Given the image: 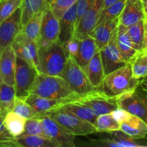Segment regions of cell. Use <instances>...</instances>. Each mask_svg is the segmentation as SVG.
<instances>
[{
  "mask_svg": "<svg viewBox=\"0 0 147 147\" xmlns=\"http://www.w3.org/2000/svg\"><path fill=\"white\" fill-rule=\"evenodd\" d=\"M30 93L46 98L67 101L74 100L79 97L64 78L39 72L30 88Z\"/></svg>",
  "mask_w": 147,
  "mask_h": 147,
  "instance_id": "cell-1",
  "label": "cell"
},
{
  "mask_svg": "<svg viewBox=\"0 0 147 147\" xmlns=\"http://www.w3.org/2000/svg\"><path fill=\"white\" fill-rule=\"evenodd\" d=\"M139 82L140 80L133 77L130 65L127 63L106 75L96 89L108 96L116 98L137 87Z\"/></svg>",
  "mask_w": 147,
  "mask_h": 147,
  "instance_id": "cell-2",
  "label": "cell"
},
{
  "mask_svg": "<svg viewBox=\"0 0 147 147\" xmlns=\"http://www.w3.org/2000/svg\"><path fill=\"white\" fill-rule=\"evenodd\" d=\"M67 59L64 46L60 41L39 48L37 70L39 73L62 77Z\"/></svg>",
  "mask_w": 147,
  "mask_h": 147,
  "instance_id": "cell-3",
  "label": "cell"
},
{
  "mask_svg": "<svg viewBox=\"0 0 147 147\" xmlns=\"http://www.w3.org/2000/svg\"><path fill=\"white\" fill-rule=\"evenodd\" d=\"M119 108L142 119L147 123V93L140 85L116 97Z\"/></svg>",
  "mask_w": 147,
  "mask_h": 147,
  "instance_id": "cell-4",
  "label": "cell"
},
{
  "mask_svg": "<svg viewBox=\"0 0 147 147\" xmlns=\"http://www.w3.org/2000/svg\"><path fill=\"white\" fill-rule=\"evenodd\" d=\"M62 78L66 80L72 90L79 96L96 89L92 86L83 69L73 57H67Z\"/></svg>",
  "mask_w": 147,
  "mask_h": 147,
  "instance_id": "cell-5",
  "label": "cell"
},
{
  "mask_svg": "<svg viewBox=\"0 0 147 147\" xmlns=\"http://www.w3.org/2000/svg\"><path fill=\"white\" fill-rule=\"evenodd\" d=\"M47 116L60 123L74 136H87L97 133L93 123L63 109H56L48 113Z\"/></svg>",
  "mask_w": 147,
  "mask_h": 147,
  "instance_id": "cell-6",
  "label": "cell"
},
{
  "mask_svg": "<svg viewBox=\"0 0 147 147\" xmlns=\"http://www.w3.org/2000/svg\"><path fill=\"white\" fill-rule=\"evenodd\" d=\"M74 100L88 106L97 116L110 113L119 108L116 98L108 96L98 89L79 96Z\"/></svg>",
  "mask_w": 147,
  "mask_h": 147,
  "instance_id": "cell-7",
  "label": "cell"
},
{
  "mask_svg": "<svg viewBox=\"0 0 147 147\" xmlns=\"http://www.w3.org/2000/svg\"><path fill=\"white\" fill-rule=\"evenodd\" d=\"M37 68L29 64L25 60L17 57L14 75V89L16 97L24 99L30 94L36 76Z\"/></svg>",
  "mask_w": 147,
  "mask_h": 147,
  "instance_id": "cell-8",
  "label": "cell"
},
{
  "mask_svg": "<svg viewBox=\"0 0 147 147\" xmlns=\"http://www.w3.org/2000/svg\"><path fill=\"white\" fill-rule=\"evenodd\" d=\"M60 35V20L53 12L50 7L43 12L42 16L39 48L46 47L59 41Z\"/></svg>",
  "mask_w": 147,
  "mask_h": 147,
  "instance_id": "cell-9",
  "label": "cell"
},
{
  "mask_svg": "<svg viewBox=\"0 0 147 147\" xmlns=\"http://www.w3.org/2000/svg\"><path fill=\"white\" fill-rule=\"evenodd\" d=\"M43 130L47 139L58 147H74L75 136L47 115L41 119Z\"/></svg>",
  "mask_w": 147,
  "mask_h": 147,
  "instance_id": "cell-10",
  "label": "cell"
},
{
  "mask_svg": "<svg viewBox=\"0 0 147 147\" xmlns=\"http://www.w3.org/2000/svg\"><path fill=\"white\" fill-rule=\"evenodd\" d=\"M21 29V9L19 8L0 23V57L3 52L11 45Z\"/></svg>",
  "mask_w": 147,
  "mask_h": 147,
  "instance_id": "cell-11",
  "label": "cell"
},
{
  "mask_svg": "<svg viewBox=\"0 0 147 147\" xmlns=\"http://www.w3.org/2000/svg\"><path fill=\"white\" fill-rule=\"evenodd\" d=\"M116 28L107 45L99 50L105 76L127 64L123 59L118 48L116 43Z\"/></svg>",
  "mask_w": 147,
  "mask_h": 147,
  "instance_id": "cell-12",
  "label": "cell"
},
{
  "mask_svg": "<svg viewBox=\"0 0 147 147\" xmlns=\"http://www.w3.org/2000/svg\"><path fill=\"white\" fill-rule=\"evenodd\" d=\"M16 56L36 67H38V44L27 38L21 31L11 44Z\"/></svg>",
  "mask_w": 147,
  "mask_h": 147,
  "instance_id": "cell-13",
  "label": "cell"
},
{
  "mask_svg": "<svg viewBox=\"0 0 147 147\" xmlns=\"http://www.w3.org/2000/svg\"><path fill=\"white\" fill-rule=\"evenodd\" d=\"M103 1V0H95L91 6L86 10L78 22L74 37L80 40L90 34L97 25L102 10Z\"/></svg>",
  "mask_w": 147,
  "mask_h": 147,
  "instance_id": "cell-14",
  "label": "cell"
},
{
  "mask_svg": "<svg viewBox=\"0 0 147 147\" xmlns=\"http://www.w3.org/2000/svg\"><path fill=\"white\" fill-rule=\"evenodd\" d=\"M109 137L100 140H90V146H118V147H147V138L135 139L121 131L111 132Z\"/></svg>",
  "mask_w": 147,
  "mask_h": 147,
  "instance_id": "cell-15",
  "label": "cell"
},
{
  "mask_svg": "<svg viewBox=\"0 0 147 147\" xmlns=\"http://www.w3.org/2000/svg\"><path fill=\"white\" fill-rule=\"evenodd\" d=\"M144 20V7L141 0H126L119 17V24L129 27Z\"/></svg>",
  "mask_w": 147,
  "mask_h": 147,
  "instance_id": "cell-16",
  "label": "cell"
},
{
  "mask_svg": "<svg viewBox=\"0 0 147 147\" xmlns=\"http://www.w3.org/2000/svg\"><path fill=\"white\" fill-rule=\"evenodd\" d=\"M17 56L12 47L9 46L0 57V78L2 83L14 86V75Z\"/></svg>",
  "mask_w": 147,
  "mask_h": 147,
  "instance_id": "cell-17",
  "label": "cell"
},
{
  "mask_svg": "<svg viewBox=\"0 0 147 147\" xmlns=\"http://www.w3.org/2000/svg\"><path fill=\"white\" fill-rule=\"evenodd\" d=\"M60 20L59 41L63 44L71 40L75 36L77 26L76 2L63 14Z\"/></svg>",
  "mask_w": 147,
  "mask_h": 147,
  "instance_id": "cell-18",
  "label": "cell"
},
{
  "mask_svg": "<svg viewBox=\"0 0 147 147\" xmlns=\"http://www.w3.org/2000/svg\"><path fill=\"white\" fill-rule=\"evenodd\" d=\"M24 100L36 111L40 113L43 116L60 108L67 102H69L67 100L46 98L32 93H30Z\"/></svg>",
  "mask_w": 147,
  "mask_h": 147,
  "instance_id": "cell-19",
  "label": "cell"
},
{
  "mask_svg": "<svg viewBox=\"0 0 147 147\" xmlns=\"http://www.w3.org/2000/svg\"><path fill=\"white\" fill-rule=\"evenodd\" d=\"M119 24V18L103 22L96 25L89 34L96 41L98 49L100 50L107 45Z\"/></svg>",
  "mask_w": 147,
  "mask_h": 147,
  "instance_id": "cell-20",
  "label": "cell"
},
{
  "mask_svg": "<svg viewBox=\"0 0 147 147\" xmlns=\"http://www.w3.org/2000/svg\"><path fill=\"white\" fill-rule=\"evenodd\" d=\"M92 86L97 88L105 77L103 63L99 50L95 54L91 60L85 66L82 67Z\"/></svg>",
  "mask_w": 147,
  "mask_h": 147,
  "instance_id": "cell-21",
  "label": "cell"
},
{
  "mask_svg": "<svg viewBox=\"0 0 147 147\" xmlns=\"http://www.w3.org/2000/svg\"><path fill=\"white\" fill-rule=\"evenodd\" d=\"M116 43L122 57L128 63L137 50L134 48L133 42L128 34L127 27L119 24L116 28Z\"/></svg>",
  "mask_w": 147,
  "mask_h": 147,
  "instance_id": "cell-22",
  "label": "cell"
},
{
  "mask_svg": "<svg viewBox=\"0 0 147 147\" xmlns=\"http://www.w3.org/2000/svg\"><path fill=\"white\" fill-rule=\"evenodd\" d=\"M98 51L96 41L88 35L79 40V45L75 60L81 67L86 65Z\"/></svg>",
  "mask_w": 147,
  "mask_h": 147,
  "instance_id": "cell-23",
  "label": "cell"
},
{
  "mask_svg": "<svg viewBox=\"0 0 147 147\" xmlns=\"http://www.w3.org/2000/svg\"><path fill=\"white\" fill-rule=\"evenodd\" d=\"M48 7L49 0H23L20 7L22 27L33 16L42 14Z\"/></svg>",
  "mask_w": 147,
  "mask_h": 147,
  "instance_id": "cell-24",
  "label": "cell"
},
{
  "mask_svg": "<svg viewBox=\"0 0 147 147\" xmlns=\"http://www.w3.org/2000/svg\"><path fill=\"white\" fill-rule=\"evenodd\" d=\"M120 131L135 139L146 138L147 123L140 118L131 115L128 120L120 123Z\"/></svg>",
  "mask_w": 147,
  "mask_h": 147,
  "instance_id": "cell-25",
  "label": "cell"
},
{
  "mask_svg": "<svg viewBox=\"0 0 147 147\" xmlns=\"http://www.w3.org/2000/svg\"><path fill=\"white\" fill-rule=\"evenodd\" d=\"M128 64L130 65L132 76L134 78L141 80L147 76V50L137 51L129 60Z\"/></svg>",
  "mask_w": 147,
  "mask_h": 147,
  "instance_id": "cell-26",
  "label": "cell"
},
{
  "mask_svg": "<svg viewBox=\"0 0 147 147\" xmlns=\"http://www.w3.org/2000/svg\"><path fill=\"white\" fill-rule=\"evenodd\" d=\"M26 119L14 111L8 112L3 118V123L12 137L16 138L24 133Z\"/></svg>",
  "mask_w": 147,
  "mask_h": 147,
  "instance_id": "cell-27",
  "label": "cell"
},
{
  "mask_svg": "<svg viewBox=\"0 0 147 147\" xmlns=\"http://www.w3.org/2000/svg\"><path fill=\"white\" fill-rule=\"evenodd\" d=\"M59 109L66 111L80 119L90 122L93 124H94L97 119V116L92 111L91 109L83 103H80L76 100L67 102Z\"/></svg>",
  "mask_w": 147,
  "mask_h": 147,
  "instance_id": "cell-28",
  "label": "cell"
},
{
  "mask_svg": "<svg viewBox=\"0 0 147 147\" xmlns=\"http://www.w3.org/2000/svg\"><path fill=\"white\" fill-rule=\"evenodd\" d=\"M16 94L14 86L1 82L0 85V115L4 117L12 111Z\"/></svg>",
  "mask_w": 147,
  "mask_h": 147,
  "instance_id": "cell-29",
  "label": "cell"
},
{
  "mask_svg": "<svg viewBox=\"0 0 147 147\" xmlns=\"http://www.w3.org/2000/svg\"><path fill=\"white\" fill-rule=\"evenodd\" d=\"M15 143L17 146L24 147H58L50 139L40 136L22 134L16 137Z\"/></svg>",
  "mask_w": 147,
  "mask_h": 147,
  "instance_id": "cell-30",
  "label": "cell"
},
{
  "mask_svg": "<svg viewBox=\"0 0 147 147\" xmlns=\"http://www.w3.org/2000/svg\"><path fill=\"white\" fill-rule=\"evenodd\" d=\"M93 125L96 127V132L100 133H111L120 130V123L111 113L98 116Z\"/></svg>",
  "mask_w": 147,
  "mask_h": 147,
  "instance_id": "cell-31",
  "label": "cell"
},
{
  "mask_svg": "<svg viewBox=\"0 0 147 147\" xmlns=\"http://www.w3.org/2000/svg\"><path fill=\"white\" fill-rule=\"evenodd\" d=\"M42 14L33 16L22 27L21 29V32L27 38L37 42V44H38L39 38H40V32Z\"/></svg>",
  "mask_w": 147,
  "mask_h": 147,
  "instance_id": "cell-32",
  "label": "cell"
},
{
  "mask_svg": "<svg viewBox=\"0 0 147 147\" xmlns=\"http://www.w3.org/2000/svg\"><path fill=\"white\" fill-rule=\"evenodd\" d=\"M144 20L127 27V32L137 51L142 50L144 40Z\"/></svg>",
  "mask_w": 147,
  "mask_h": 147,
  "instance_id": "cell-33",
  "label": "cell"
},
{
  "mask_svg": "<svg viewBox=\"0 0 147 147\" xmlns=\"http://www.w3.org/2000/svg\"><path fill=\"white\" fill-rule=\"evenodd\" d=\"M12 111L20 115L24 119H42L43 116L36 111L30 105H29L24 99L15 98Z\"/></svg>",
  "mask_w": 147,
  "mask_h": 147,
  "instance_id": "cell-34",
  "label": "cell"
},
{
  "mask_svg": "<svg viewBox=\"0 0 147 147\" xmlns=\"http://www.w3.org/2000/svg\"><path fill=\"white\" fill-rule=\"evenodd\" d=\"M125 1L126 0H120L118 2L102 9L98 20L97 25L103 22L119 18L124 7Z\"/></svg>",
  "mask_w": 147,
  "mask_h": 147,
  "instance_id": "cell-35",
  "label": "cell"
},
{
  "mask_svg": "<svg viewBox=\"0 0 147 147\" xmlns=\"http://www.w3.org/2000/svg\"><path fill=\"white\" fill-rule=\"evenodd\" d=\"M23 0H0V23L20 8Z\"/></svg>",
  "mask_w": 147,
  "mask_h": 147,
  "instance_id": "cell-36",
  "label": "cell"
},
{
  "mask_svg": "<svg viewBox=\"0 0 147 147\" xmlns=\"http://www.w3.org/2000/svg\"><path fill=\"white\" fill-rule=\"evenodd\" d=\"M22 134L40 136H43V137H46L45 134L44 130H43L41 119H26L24 133Z\"/></svg>",
  "mask_w": 147,
  "mask_h": 147,
  "instance_id": "cell-37",
  "label": "cell"
},
{
  "mask_svg": "<svg viewBox=\"0 0 147 147\" xmlns=\"http://www.w3.org/2000/svg\"><path fill=\"white\" fill-rule=\"evenodd\" d=\"M77 0H49V7L60 19L63 14Z\"/></svg>",
  "mask_w": 147,
  "mask_h": 147,
  "instance_id": "cell-38",
  "label": "cell"
},
{
  "mask_svg": "<svg viewBox=\"0 0 147 147\" xmlns=\"http://www.w3.org/2000/svg\"><path fill=\"white\" fill-rule=\"evenodd\" d=\"M3 116L0 115V147H15V138L12 137L3 123Z\"/></svg>",
  "mask_w": 147,
  "mask_h": 147,
  "instance_id": "cell-39",
  "label": "cell"
},
{
  "mask_svg": "<svg viewBox=\"0 0 147 147\" xmlns=\"http://www.w3.org/2000/svg\"><path fill=\"white\" fill-rule=\"evenodd\" d=\"M63 46L65 50L66 54H67V57H73L75 59L76 54H77L78 49L79 45V40L78 39L73 37L71 40H68L66 42L63 43Z\"/></svg>",
  "mask_w": 147,
  "mask_h": 147,
  "instance_id": "cell-40",
  "label": "cell"
},
{
  "mask_svg": "<svg viewBox=\"0 0 147 147\" xmlns=\"http://www.w3.org/2000/svg\"><path fill=\"white\" fill-rule=\"evenodd\" d=\"M95 0H77L76 1V13H77V24L86 10L91 6ZM77 27V26H76Z\"/></svg>",
  "mask_w": 147,
  "mask_h": 147,
  "instance_id": "cell-41",
  "label": "cell"
},
{
  "mask_svg": "<svg viewBox=\"0 0 147 147\" xmlns=\"http://www.w3.org/2000/svg\"><path fill=\"white\" fill-rule=\"evenodd\" d=\"M111 113L112 116H113V118H114L119 123H121L122 122L128 120V119L130 118V116H131V113H129V112L125 111L124 109H121V108H118L117 109H116V110H114L113 111H112Z\"/></svg>",
  "mask_w": 147,
  "mask_h": 147,
  "instance_id": "cell-42",
  "label": "cell"
},
{
  "mask_svg": "<svg viewBox=\"0 0 147 147\" xmlns=\"http://www.w3.org/2000/svg\"><path fill=\"white\" fill-rule=\"evenodd\" d=\"M119 1H120V0H103V5H102V9L112 5V4H115V3L118 2Z\"/></svg>",
  "mask_w": 147,
  "mask_h": 147,
  "instance_id": "cell-43",
  "label": "cell"
},
{
  "mask_svg": "<svg viewBox=\"0 0 147 147\" xmlns=\"http://www.w3.org/2000/svg\"><path fill=\"white\" fill-rule=\"evenodd\" d=\"M139 85H140L141 87L147 93V76L141 79L140 82H139Z\"/></svg>",
  "mask_w": 147,
  "mask_h": 147,
  "instance_id": "cell-44",
  "label": "cell"
},
{
  "mask_svg": "<svg viewBox=\"0 0 147 147\" xmlns=\"http://www.w3.org/2000/svg\"><path fill=\"white\" fill-rule=\"evenodd\" d=\"M144 31L147 30V4L144 7Z\"/></svg>",
  "mask_w": 147,
  "mask_h": 147,
  "instance_id": "cell-45",
  "label": "cell"
},
{
  "mask_svg": "<svg viewBox=\"0 0 147 147\" xmlns=\"http://www.w3.org/2000/svg\"><path fill=\"white\" fill-rule=\"evenodd\" d=\"M143 49L147 50V30L144 31V40Z\"/></svg>",
  "mask_w": 147,
  "mask_h": 147,
  "instance_id": "cell-46",
  "label": "cell"
},
{
  "mask_svg": "<svg viewBox=\"0 0 147 147\" xmlns=\"http://www.w3.org/2000/svg\"><path fill=\"white\" fill-rule=\"evenodd\" d=\"M141 1H142V4H143L144 7H146V4H147V0H141Z\"/></svg>",
  "mask_w": 147,
  "mask_h": 147,
  "instance_id": "cell-47",
  "label": "cell"
},
{
  "mask_svg": "<svg viewBox=\"0 0 147 147\" xmlns=\"http://www.w3.org/2000/svg\"><path fill=\"white\" fill-rule=\"evenodd\" d=\"M1 78H0V85H1Z\"/></svg>",
  "mask_w": 147,
  "mask_h": 147,
  "instance_id": "cell-48",
  "label": "cell"
},
{
  "mask_svg": "<svg viewBox=\"0 0 147 147\" xmlns=\"http://www.w3.org/2000/svg\"><path fill=\"white\" fill-rule=\"evenodd\" d=\"M146 138H147V137H146Z\"/></svg>",
  "mask_w": 147,
  "mask_h": 147,
  "instance_id": "cell-49",
  "label": "cell"
}]
</instances>
